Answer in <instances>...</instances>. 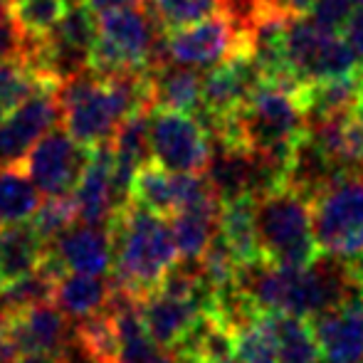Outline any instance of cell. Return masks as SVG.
Segmentation results:
<instances>
[{
    "mask_svg": "<svg viewBox=\"0 0 363 363\" xmlns=\"http://www.w3.org/2000/svg\"><path fill=\"white\" fill-rule=\"evenodd\" d=\"M238 289L255 309L311 319L354 294L356 284L349 262L321 255L309 267H282L262 259L245 264L238 272Z\"/></svg>",
    "mask_w": 363,
    "mask_h": 363,
    "instance_id": "obj_1",
    "label": "cell"
},
{
    "mask_svg": "<svg viewBox=\"0 0 363 363\" xmlns=\"http://www.w3.org/2000/svg\"><path fill=\"white\" fill-rule=\"evenodd\" d=\"M111 235V272L116 289L144 299L158 287L163 274L181 259L173 230L163 216L126 201L106 223Z\"/></svg>",
    "mask_w": 363,
    "mask_h": 363,
    "instance_id": "obj_2",
    "label": "cell"
},
{
    "mask_svg": "<svg viewBox=\"0 0 363 363\" xmlns=\"http://www.w3.org/2000/svg\"><path fill=\"white\" fill-rule=\"evenodd\" d=\"M262 262L282 267H309L321 257L311 225L309 198L282 183L255 198Z\"/></svg>",
    "mask_w": 363,
    "mask_h": 363,
    "instance_id": "obj_3",
    "label": "cell"
},
{
    "mask_svg": "<svg viewBox=\"0 0 363 363\" xmlns=\"http://www.w3.org/2000/svg\"><path fill=\"white\" fill-rule=\"evenodd\" d=\"M156 62H163V33L156 35V20L144 5L101 13L89 52L91 74L148 72Z\"/></svg>",
    "mask_w": 363,
    "mask_h": 363,
    "instance_id": "obj_4",
    "label": "cell"
},
{
    "mask_svg": "<svg viewBox=\"0 0 363 363\" xmlns=\"http://www.w3.org/2000/svg\"><path fill=\"white\" fill-rule=\"evenodd\" d=\"M319 252L351 262L363 255V168L339 171L309 198Z\"/></svg>",
    "mask_w": 363,
    "mask_h": 363,
    "instance_id": "obj_5",
    "label": "cell"
},
{
    "mask_svg": "<svg viewBox=\"0 0 363 363\" xmlns=\"http://www.w3.org/2000/svg\"><path fill=\"white\" fill-rule=\"evenodd\" d=\"M284 52L296 79L316 82L326 77L351 74L359 67V57L349 48L339 30H331L311 20L309 15H291L284 30Z\"/></svg>",
    "mask_w": 363,
    "mask_h": 363,
    "instance_id": "obj_6",
    "label": "cell"
},
{
    "mask_svg": "<svg viewBox=\"0 0 363 363\" xmlns=\"http://www.w3.org/2000/svg\"><path fill=\"white\" fill-rule=\"evenodd\" d=\"M151 158L171 173H206L211 136L196 114L153 106L148 124Z\"/></svg>",
    "mask_w": 363,
    "mask_h": 363,
    "instance_id": "obj_7",
    "label": "cell"
},
{
    "mask_svg": "<svg viewBox=\"0 0 363 363\" xmlns=\"http://www.w3.org/2000/svg\"><path fill=\"white\" fill-rule=\"evenodd\" d=\"M235 55H250V40L223 13L163 33V60L186 67H216Z\"/></svg>",
    "mask_w": 363,
    "mask_h": 363,
    "instance_id": "obj_8",
    "label": "cell"
},
{
    "mask_svg": "<svg viewBox=\"0 0 363 363\" xmlns=\"http://www.w3.org/2000/svg\"><path fill=\"white\" fill-rule=\"evenodd\" d=\"M86 158L89 146L77 144L65 129H50L25 153L20 166L45 196H69L84 173Z\"/></svg>",
    "mask_w": 363,
    "mask_h": 363,
    "instance_id": "obj_9",
    "label": "cell"
},
{
    "mask_svg": "<svg viewBox=\"0 0 363 363\" xmlns=\"http://www.w3.org/2000/svg\"><path fill=\"white\" fill-rule=\"evenodd\" d=\"M8 341L18 356L43 354L69 361L74 329L69 326V316L55 301H38L8 311Z\"/></svg>",
    "mask_w": 363,
    "mask_h": 363,
    "instance_id": "obj_10",
    "label": "cell"
},
{
    "mask_svg": "<svg viewBox=\"0 0 363 363\" xmlns=\"http://www.w3.org/2000/svg\"><path fill=\"white\" fill-rule=\"evenodd\" d=\"M57 89V84H43L3 116L0 121V166L23 161L35 141L43 139L55 126V121L62 116Z\"/></svg>",
    "mask_w": 363,
    "mask_h": 363,
    "instance_id": "obj_11",
    "label": "cell"
},
{
    "mask_svg": "<svg viewBox=\"0 0 363 363\" xmlns=\"http://www.w3.org/2000/svg\"><path fill=\"white\" fill-rule=\"evenodd\" d=\"M259 69L250 55H235L203 74V101L196 116L206 131L213 124L238 114L259 84Z\"/></svg>",
    "mask_w": 363,
    "mask_h": 363,
    "instance_id": "obj_12",
    "label": "cell"
},
{
    "mask_svg": "<svg viewBox=\"0 0 363 363\" xmlns=\"http://www.w3.org/2000/svg\"><path fill=\"white\" fill-rule=\"evenodd\" d=\"M309 321L326 363H363V294L359 289Z\"/></svg>",
    "mask_w": 363,
    "mask_h": 363,
    "instance_id": "obj_13",
    "label": "cell"
},
{
    "mask_svg": "<svg viewBox=\"0 0 363 363\" xmlns=\"http://www.w3.org/2000/svg\"><path fill=\"white\" fill-rule=\"evenodd\" d=\"M139 301L151 339L158 344V349L173 351L178 346V341L201 319L203 311L211 306L213 294L181 296V294H168V291L153 289Z\"/></svg>",
    "mask_w": 363,
    "mask_h": 363,
    "instance_id": "obj_14",
    "label": "cell"
},
{
    "mask_svg": "<svg viewBox=\"0 0 363 363\" xmlns=\"http://www.w3.org/2000/svg\"><path fill=\"white\" fill-rule=\"evenodd\" d=\"M77 220L86 225H106L116 211L114 196V151L111 139L89 148L84 173L72 191Z\"/></svg>",
    "mask_w": 363,
    "mask_h": 363,
    "instance_id": "obj_15",
    "label": "cell"
},
{
    "mask_svg": "<svg viewBox=\"0 0 363 363\" xmlns=\"http://www.w3.org/2000/svg\"><path fill=\"white\" fill-rule=\"evenodd\" d=\"M67 272L99 274L109 277L111 269V235L106 225H86L69 228L57 240L48 245Z\"/></svg>",
    "mask_w": 363,
    "mask_h": 363,
    "instance_id": "obj_16",
    "label": "cell"
},
{
    "mask_svg": "<svg viewBox=\"0 0 363 363\" xmlns=\"http://www.w3.org/2000/svg\"><path fill=\"white\" fill-rule=\"evenodd\" d=\"M151 101L153 106L196 114L203 101V77L198 67L176 65L163 60L151 67Z\"/></svg>",
    "mask_w": 363,
    "mask_h": 363,
    "instance_id": "obj_17",
    "label": "cell"
},
{
    "mask_svg": "<svg viewBox=\"0 0 363 363\" xmlns=\"http://www.w3.org/2000/svg\"><path fill=\"white\" fill-rule=\"evenodd\" d=\"M262 319L272 334L279 363H326L309 319L282 311H262Z\"/></svg>",
    "mask_w": 363,
    "mask_h": 363,
    "instance_id": "obj_18",
    "label": "cell"
},
{
    "mask_svg": "<svg viewBox=\"0 0 363 363\" xmlns=\"http://www.w3.org/2000/svg\"><path fill=\"white\" fill-rule=\"evenodd\" d=\"M45 242L33 223H3L0 225V274L5 284L35 272L43 262Z\"/></svg>",
    "mask_w": 363,
    "mask_h": 363,
    "instance_id": "obj_19",
    "label": "cell"
},
{
    "mask_svg": "<svg viewBox=\"0 0 363 363\" xmlns=\"http://www.w3.org/2000/svg\"><path fill=\"white\" fill-rule=\"evenodd\" d=\"M361 96V84L356 72L326 77V79L304 82L299 86V101L306 114V124L329 119L341 111H351Z\"/></svg>",
    "mask_w": 363,
    "mask_h": 363,
    "instance_id": "obj_20",
    "label": "cell"
},
{
    "mask_svg": "<svg viewBox=\"0 0 363 363\" xmlns=\"http://www.w3.org/2000/svg\"><path fill=\"white\" fill-rule=\"evenodd\" d=\"M218 230L233 250L240 267L262 259L257 238V218H255V198L242 196L233 201H223L220 206Z\"/></svg>",
    "mask_w": 363,
    "mask_h": 363,
    "instance_id": "obj_21",
    "label": "cell"
},
{
    "mask_svg": "<svg viewBox=\"0 0 363 363\" xmlns=\"http://www.w3.org/2000/svg\"><path fill=\"white\" fill-rule=\"evenodd\" d=\"M111 279L99 274L67 272L55 282L52 301L69 316L72 321H82L86 316L101 311L109 304Z\"/></svg>",
    "mask_w": 363,
    "mask_h": 363,
    "instance_id": "obj_22",
    "label": "cell"
},
{
    "mask_svg": "<svg viewBox=\"0 0 363 363\" xmlns=\"http://www.w3.org/2000/svg\"><path fill=\"white\" fill-rule=\"evenodd\" d=\"M220 206L218 208H188L171 218L173 240L183 262L198 264L211 240L218 233Z\"/></svg>",
    "mask_w": 363,
    "mask_h": 363,
    "instance_id": "obj_23",
    "label": "cell"
},
{
    "mask_svg": "<svg viewBox=\"0 0 363 363\" xmlns=\"http://www.w3.org/2000/svg\"><path fill=\"white\" fill-rule=\"evenodd\" d=\"M129 201L139 203L148 211L158 213L163 218L176 216V173L161 168L156 161H146L144 166L136 171L134 181H131Z\"/></svg>",
    "mask_w": 363,
    "mask_h": 363,
    "instance_id": "obj_24",
    "label": "cell"
},
{
    "mask_svg": "<svg viewBox=\"0 0 363 363\" xmlns=\"http://www.w3.org/2000/svg\"><path fill=\"white\" fill-rule=\"evenodd\" d=\"M40 206L38 186L20 163L0 166V225L30 220Z\"/></svg>",
    "mask_w": 363,
    "mask_h": 363,
    "instance_id": "obj_25",
    "label": "cell"
},
{
    "mask_svg": "<svg viewBox=\"0 0 363 363\" xmlns=\"http://www.w3.org/2000/svg\"><path fill=\"white\" fill-rule=\"evenodd\" d=\"M74 344L89 363H121L116 326L106 306L96 314L77 321Z\"/></svg>",
    "mask_w": 363,
    "mask_h": 363,
    "instance_id": "obj_26",
    "label": "cell"
},
{
    "mask_svg": "<svg viewBox=\"0 0 363 363\" xmlns=\"http://www.w3.org/2000/svg\"><path fill=\"white\" fill-rule=\"evenodd\" d=\"M233 336L235 356L242 363H279L272 334H269L259 309L233 324Z\"/></svg>",
    "mask_w": 363,
    "mask_h": 363,
    "instance_id": "obj_27",
    "label": "cell"
},
{
    "mask_svg": "<svg viewBox=\"0 0 363 363\" xmlns=\"http://www.w3.org/2000/svg\"><path fill=\"white\" fill-rule=\"evenodd\" d=\"M43 84H52V82L43 79L23 57H0V109L5 114Z\"/></svg>",
    "mask_w": 363,
    "mask_h": 363,
    "instance_id": "obj_28",
    "label": "cell"
},
{
    "mask_svg": "<svg viewBox=\"0 0 363 363\" xmlns=\"http://www.w3.org/2000/svg\"><path fill=\"white\" fill-rule=\"evenodd\" d=\"M146 3L163 33L186 28L220 13V0H146Z\"/></svg>",
    "mask_w": 363,
    "mask_h": 363,
    "instance_id": "obj_29",
    "label": "cell"
},
{
    "mask_svg": "<svg viewBox=\"0 0 363 363\" xmlns=\"http://www.w3.org/2000/svg\"><path fill=\"white\" fill-rule=\"evenodd\" d=\"M74 220H77V206L72 196H48V201L40 203L38 211L33 213L30 223L40 233V238L50 245L65 230L72 228Z\"/></svg>",
    "mask_w": 363,
    "mask_h": 363,
    "instance_id": "obj_30",
    "label": "cell"
},
{
    "mask_svg": "<svg viewBox=\"0 0 363 363\" xmlns=\"http://www.w3.org/2000/svg\"><path fill=\"white\" fill-rule=\"evenodd\" d=\"M52 289H55V279H50L38 267L35 272L5 284V289L0 291V309L13 311L20 309V306L38 304V301H52Z\"/></svg>",
    "mask_w": 363,
    "mask_h": 363,
    "instance_id": "obj_31",
    "label": "cell"
},
{
    "mask_svg": "<svg viewBox=\"0 0 363 363\" xmlns=\"http://www.w3.org/2000/svg\"><path fill=\"white\" fill-rule=\"evenodd\" d=\"M354 3L356 0H316L306 15L319 25H324V28L341 30L346 20H349V15L354 13Z\"/></svg>",
    "mask_w": 363,
    "mask_h": 363,
    "instance_id": "obj_32",
    "label": "cell"
},
{
    "mask_svg": "<svg viewBox=\"0 0 363 363\" xmlns=\"http://www.w3.org/2000/svg\"><path fill=\"white\" fill-rule=\"evenodd\" d=\"M0 57H23V35L10 13H0Z\"/></svg>",
    "mask_w": 363,
    "mask_h": 363,
    "instance_id": "obj_33",
    "label": "cell"
},
{
    "mask_svg": "<svg viewBox=\"0 0 363 363\" xmlns=\"http://www.w3.org/2000/svg\"><path fill=\"white\" fill-rule=\"evenodd\" d=\"M341 30H344V40L349 43V48L354 50L356 57L363 62V8L351 13Z\"/></svg>",
    "mask_w": 363,
    "mask_h": 363,
    "instance_id": "obj_34",
    "label": "cell"
},
{
    "mask_svg": "<svg viewBox=\"0 0 363 363\" xmlns=\"http://www.w3.org/2000/svg\"><path fill=\"white\" fill-rule=\"evenodd\" d=\"M316 0H267L269 8L282 15H306Z\"/></svg>",
    "mask_w": 363,
    "mask_h": 363,
    "instance_id": "obj_35",
    "label": "cell"
},
{
    "mask_svg": "<svg viewBox=\"0 0 363 363\" xmlns=\"http://www.w3.org/2000/svg\"><path fill=\"white\" fill-rule=\"evenodd\" d=\"M13 359H18V354L8 341V311L0 309V363H10Z\"/></svg>",
    "mask_w": 363,
    "mask_h": 363,
    "instance_id": "obj_36",
    "label": "cell"
},
{
    "mask_svg": "<svg viewBox=\"0 0 363 363\" xmlns=\"http://www.w3.org/2000/svg\"><path fill=\"white\" fill-rule=\"evenodd\" d=\"M91 5V10L96 13H109V10H119V8H134V5H144L146 0H86Z\"/></svg>",
    "mask_w": 363,
    "mask_h": 363,
    "instance_id": "obj_37",
    "label": "cell"
},
{
    "mask_svg": "<svg viewBox=\"0 0 363 363\" xmlns=\"http://www.w3.org/2000/svg\"><path fill=\"white\" fill-rule=\"evenodd\" d=\"M349 272H351V277H354V284H356V289L363 294V255L361 257H356V259H351L349 262Z\"/></svg>",
    "mask_w": 363,
    "mask_h": 363,
    "instance_id": "obj_38",
    "label": "cell"
},
{
    "mask_svg": "<svg viewBox=\"0 0 363 363\" xmlns=\"http://www.w3.org/2000/svg\"><path fill=\"white\" fill-rule=\"evenodd\" d=\"M129 363H183L178 359L176 354H171V351H158L156 356H151V359H144V361H129Z\"/></svg>",
    "mask_w": 363,
    "mask_h": 363,
    "instance_id": "obj_39",
    "label": "cell"
},
{
    "mask_svg": "<svg viewBox=\"0 0 363 363\" xmlns=\"http://www.w3.org/2000/svg\"><path fill=\"white\" fill-rule=\"evenodd\" d=\"M356 114V119L361 121V126H363V91H361V96H359V101L354 104V109H351Z\"/></svg>",
    "mask_w": 363,
    "mask_h": 363,
    "instance_id": "obj_40",
    "label": "cell"
},
{
    "mask_svg": "<svg viewBox=\"0 0 363 363\" xmlns=\"http://www.w3.org/2000/svg\"><path fill=\"white\" fill-rule=\"evenodd\" d=\"M216 363H242V361H240L235 354H230V356H225V359H220V361H216Z\"/></svg>",
    "mask_w": 363,
    "mask_h": 363,
    "instance_id": "obj_41",
    "label": "cell"
},
{
    "mask_svg": "<svg viewBox=\"0 0 363 363\" xmlns=\"http://www.w3.org/2000/svg\"><path fill=\"white\" fill-rule=\"evenodd\" d=\"M356 77H359V84H361V91H363V62H359V67H356Z\"/></svg>",
    "mask_w": 363,
    "mask_h": 363,
    "instance_id": "obj_42",
    "label": "cell"
},
{
    "mask_svg": "<svg viewBox=\"0 0 363 363\" xmlns=\"http://www.w3.org/2000/svg\"><path fill=\"white\" fill-rule=\"evenodd\" d=\"M5 289V279H3V274H0V291Z\"/></svg>",
    "mask_w": 363,
    "mask_h": 363,
    "instance_id": "obj_43",
    "label": "cell"
},
{
    "mask_svg": "<svg viewBox=\"0 0 363 363\" xmlns=\"http://www.w3.org/2000/svg\"><path fill=\"white\" fill-rule=\"evenodd\" d=\"M356 3H359V5H361V8H363V0H356Z\"/></svg>",
    "mask_w": 363,
    "mask_h": 363,
    "instance_id": "obj_44",
    "label": "cell"
}]
</instances>
